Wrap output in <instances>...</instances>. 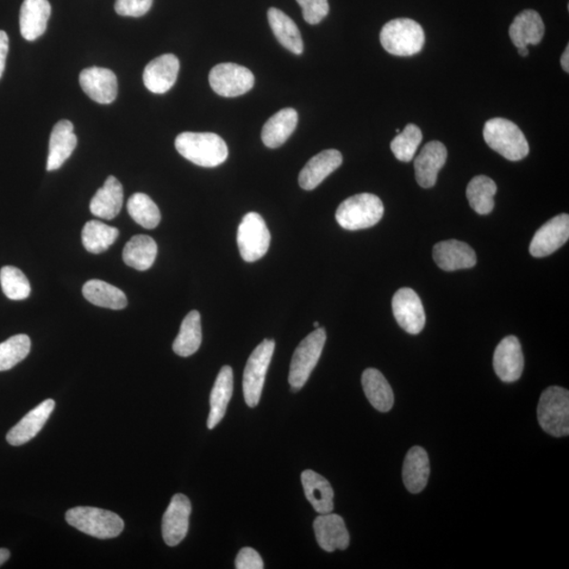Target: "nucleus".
I'll return each instance as SVG.
<instances>
[{
    "label": "nucleus",
    "mask_w": 569,
    "mask_h": 569,
    "mask_svg": "<svg viewBox=\"0 0 569 569\" xmlns=\"http://www.w3.org/2000/svg\"><path fill=\"white\" fill-rule=\"evenodd\" d=\"M178 152L197 166L215 168L228 159L227 143L210 133H184L175 140Z\"/></svg>",
    "instance_id": "1"
},
{
    "label": "nucleus",
    "mask_w": 569,
    "mask_h": 569,
    "mask_svg": "<svg viewBox=\"0 0 569 569\" xmlns=\"http://www.w3.org/2000/svg\"><path fill=\"white\" fill-rule=\"evenodd\" d=\"M484 140L493 151L511 161H521L529 153L527 137L515 123L505 118H492L485 124Z\"/></svg>",
    "instance_id": "2"
},
{
    "label": "nucleus",
    "mask_w": 569,
    "mask_h": 569,
    "mask_svg": "<svg viewBox=\"0 0 569 569\" xmlns=\"http://www.w3.org/2000/svg\"><path fill=\"white\" fill-rule=\"evenodd\" d=\"M384 216V205L380 197L372 193H361L345 199L336 210L335 218L346 230H361L373 227Z\"/></svg>",
    "instance_id": "3"
},
{
    "label": "nucleus",
    "mask_w": 569,
    "mask_h": 569,
    "mask_svg": "<svg viewBox=\"0 0 569 569\" xmlns=\"http://www.w3.org/2000/svg\"><path fill=\"white\" fill-rule=\"evenodd\" d=\"M66 521L81 533L97 539H112L123 533V519L110 510L78 506L67 511Z\"/></svg>",
    "instance_id": "4"
},
{
    "label": "nucleus",
    "mask_w": 569,
    "mask_h": 569,
    "mask_svg": "<svg viewBox=\"0 0 569 569\" xmlns=\"http://www.w3.org/2000/svg\"><path fill=\"white\" fill-rule=\"evenodd\" d=\"M380 41L387 52L396 56H414L422 51L425 43L420 23L409 18H398L385 24Z\"/></svg>",
    "instance_id": "5"
},
{
    "label": "nucleus",
    "mask_w": 569,
    "mask_h": 569,
    "mask_svg": "<svg viewBox=\"0 0 569 569\" xmlns=\"http://www.w3.org/2000/svg\"><path fill=\"white\" fill-rule=\"evenodd\" d=\"M537 420L550 436L560 437L569 434V392L559 386L548 387L542 392L537 405Z\"/></svg>",
    "instance_id": "6"
},
{
    "label": "nucleus",
    "mask_w": 569,
    "mask_h": 569,
    "mask_svg": "<svg viewBox=\"0 0 569 569\" xmlns=\"http://www.w3.org/2000/svg\"><path fill=\"white\" fill-rule=\"evenodd\" d=\"M327 335L324 328H317L299 343L295 353H293L290 372L289 384L292 391L302 390L307 382L310 374L314 372L318 360L326 343Z\"/></svg>",
    "instance_id": "7"
},
{
    "label": "nucleus",
    "mask_w": 569,
    "mask_h": 569,
    "mask_svg": "<svg viewBox=\"0 0 569 569\" xmlns=\"http://www.w3.org/2000/svg\"><path fill=\"white\" fill-rule=\"evenodd\" d=\"M274 348V340L266 339L249 356L243 377V397L249 408H255L260 403Z\"/></svg>",
    "instance_id": "8"
},
{
    "label": "nucleus",
    "mask_w": 569,
    "mask_h": 569,
    "mask_svg": "<svg viewBox=\"0 0 569 569\" xmlns=\"http://www.w3.org/2000/svg\"><path fill=\"white\" fill-rule=\"evenodd\" d=\"M271 235L259 214L250 212L243 217L237 230V246L243 261L253 262L264 256L271 247Z\"/></svg>",
    "instance_id": "9"
},
{
    "label": "nucleus",
    "mask_w": 569,
    "mask_h": 569,
    "mask_svg": "<svg viewBox=\"0 0 569 569\" xmlns=\"http://www.w3.org/2000/svg\"><path fill=\"white\" fill-rule=\"evenodd\" d=\"M209 83L218 96L236 97L252 89L254 75L245 67L226 62L212 69Z\"/></svg>",
    "instance_id": "10"
},
{
    "label": "nucleus",
    "mask_w": 569,
    "mask_h": 569,
    "mask_svg": "<svg viewBox=\"0 0 569 569\" xmlns=\"http://www.w3.org/2000/svg\"><path fill=\"white\" fill-rule=\"evenodd\" d=\"M392 311L399 326L409 335H418L424 329L425 312L420 297L410 289H402L392 298Z\"/></svg>",
    "instance_id": "11"
},
{
    "label": "nucleus",
    "mask_w": 569,
    "mask_h": 569,
    "mask_svg": "<svg viewBox=\"0 0 569 569\" xmlns=\"http://www.w3.org/2000/svg\"><path fill=\"white\" fill-rule=\"evenodd\" d=\"M191 510L189 499L181 493L173 496L161 524L162 537L168 546H177L185 539L189 529Z\"/></svg>",
    "instance_id": "12"
},
{
    "label": "nucleus",
    "mask_w": 569,
    "mask_h": 569,
    "mask_svg": "<svg viewBox=\"0 0 569 569\" xmlns=\"http://www.w3.org/2000/svg\"><path fill=\"white\" fill-rule=\"evenodd\" d=\"M569 239V216H556L544 224L531 240L529 252L534 258H546L565 245Z\"/></svg>",
    "instance_id": "13"
},
{
    "label": "nucleus",
    "mask_w": 569,
    "mask_h": 569,
    "mask_svg": "<svg viewBox=\"0 0 569 569\" xmlns=\"http://www.w3.org/2000/svg\"><path fill=\"white\" fill-rule=\"evenodd\" d=\"M79 84L92 101L102 105L114 103L117 96L116 75L109 69L91 67L80 72Z\"/></svg>",
    "instance_id": "14"
},
{
    "label": "nucleus",
    "mask_w": 569,
    "mask_h": 569,
    "mask_svg": "<svg viewBox=\"0 0 569 569\" xmlns=\"http://www.w3.org/2000/svg\"><path fill=\"white\" fill-rule=\"evenodd\" d=\"M493 368L503 382L512 383L521 378L524 355L518 337L509 335L500 342L493 354Z\"/></svg>",
    "instance_id": "15"
},
{
    "label": "nucleus",
    "mask_w": 569,
    "mask_h": 569,
    "mask_svg": "<svg viewBox=\"0 0 569 569\" xmlns=\"http://www.w3.org/2000/svg\"><path fill=\"white\" fill-rule=\"evenodd\" d=\"M179 60L173 54H164L150 61L142 78L147 89L155 94H164L177 83Z\"/></svg>",
    "instance_id": "16"
},
{
    "label": "nucleus",
    "mask_w": 569,
    "mask_h": 569,
    "mask_svg": "<svg viewBox=\"0 0 569 569\" xmlns=\"http://www.w3.org/2000/svg\"><path fill=\"white\" fill-rule=\"evenodd\" d=\"M434 260L436 264L444 271H455L461 269L473 268L477 264V255L474 250L463 243L449 240L437 243L434 247Z\"/></svg>",
    "instance_id": "17"
},
{
    "label": "nucleus",
    "mask_w": 569,
    "mask_h": 569,
    "mask_svg": "<svg viewBox=\"0 0 569 569\" xmlns=\"http://www.w3.org/2000/svg\"><path fill=\"white\" fill-rule=\"evenodd\" d=\"M447 161V149L441 142L427 143L415 161V171L418 184L425 189L434 187L437 174Z\"/></svg>",
    "instance_id": "18"
},
{
    "label": "nucleus",
    "mask_w": 569,
    "mask_h": 569,
    "mask_svg": "<svg viewBox=\"0 0 569 569\" xmlns=\"http://www.w3.org/2000/svg\"><path fill=\"white\" fill-rule=\"evenodd\" d=\"M55 408L54 399H49L37 408L28 412L7 435V441L12 446H21L32 440L45 427Z\"/></svg>",
    "instance_id": "19"
},
{
    "label": "nucleus",
    "mask_w": 569,
    "mask_h": 569,
    "mask_svg": "<svg viewBox=\"0 0 569 569\" xmlns=\"http://www.w3.org/2000/svg\"><path fill=\"white\" fill-rule=\"evenodd\" d=\"M343 156L335 149L325 150L312 158L302 169L298 184L304 190H314L342 165Z\"/></svg>",
    "instance_id": "20"
},
{
    "label": "nucleus",
    "mask_w": 569,
    "mask_h": 569,
    "mask_svg": "<svg viewBox=\"0 0 569 569\" xmlns=\"http://www.w3.org/2000/svg\"><path fill=\"white\" fill-rule=\"evenodd\" d=\"M314 528L318 546L326 552L345 550L349 546V533L341 516L331 512L320 515L315 520Z\"/></svg>",
    "instance_id": "21"
},
{
    "label": "nucleus",
    "mask_w": 569,
    "mask_h": 569,
    "mask_svg": "<svg viewBox=\"0 0 569 569\" xmlns=\"http://www.w3.org/2000/svg\"><path fill=\"white\" fill-rule=\"evenodd\" d=\"M71 122L60 121L55 124L49 142L47 170L55 171L65 164L78 146V137L73 133Z\"/></svg>",
    "instance_id": "22"
},
{
    "label": "nucleus",
    "mask_w": 569,
    "mask_h": 569,
    "mask_svg": "<svg viewBox=\"0 0 569 569\" xmlns=\"http://www.w3.org/2000/svg\"><path fill=\"white\" fill-rule=\"evenodd\" d=\"M51 15L48 0H23L20 14L21 33L24 40L34 41L46 32Z\"/></svg>",
    "instance_id": "23"
},
{
    "label": "nucleus",
    "mask_w": 569,
    "mask_h": 569,
    "mask_svg": "<svg viewBox=\"0 0 569 569\" xmlns=\"http://www.w3.org/2000/svg\"><path fill=\"white\" fill-rule=\"evenodd\" d=\"M546 33V26L537 12L525 10L518 14L509 28V36L517 48L539 45Z\"/></svg>",
    "instance_id": "24"
},
{
    "label": "nucleus",
    "mask_w": 569,
    "mask_h": 569,
    "mask_svg": "<svg viewBox=\"0 0 569 569\" xmlns=\"http://www.w3.org/2000/svg\"><path fill=\"white\" fill-rule=\"evenodd\" d=\"M123 203V186L120 180L111 175L93 197L90 210L93 216L101 217L103 220H114L120 215Z\"/></svg>",
    "instance_id": "25"
},
{
    "label": "nucleus",
    "mask_w": 569,
    "mask_h": 569,
    "mask_svg": "<svg viewBox=\"0 0 569 569\" xmlns=\"http://www.w3.org/2000/svg\"><path fill=\"white\" fill-rule=\"evenodd\" d=\"M234 393V372L230 366H224L218 373L210 396V414L207 427L214 429L226 415L228 404Z\"/></svg>",
    "instance_id": "26"
},
{
    "label": "nucleus",
    "mask_w": 569,
    "mask_h": 569,
    "mask_svg": "<svg viewBox=\"0 0 569 569\" xmlns=\"http://www.w3.org/2000/svg\"><path fill=\"white\" fill-rule=\"evenodd\" d=\"M298 122V112L286 108L272 115L262 131V140L268 148H279L295 133Z\"/></svg>",
    "instance_id": "27"
},
{
    "label": "nucleus",
    "mask_w": 569,
    "mask_h": 569,
    "mask_svg": "<svg viewBox=\"0 0 569 569\" xmlns=\"http://www.w3.org/2000/svg\"><path fill=\"white\" fill-rule=\"evenodd\" d=\"M430 474L428 454L420 446L410 448L404 460L403 482L411 493L421 492L427 487Z\"/></svg>",
    "instance_id": "28"
},
{
    "label": "nucleus",
    "mask_w": 569,
    "mask_h": 569,
    "mask_svg": "<svg viewBox=\"0 0 569 569\" xmlns=\"http://www.w3.org/2000/svg\"><path fill=\"white\" fill-rule=\"evenodd\" d=\"M302 484L306 498L317 514H329L335 509V491L326 479L314 471L302 473Z\"/></svg>",
    "instance_id": "29"
},
{
    "label": "nucleus",
    "mask_w": 569,
    "mask_h": 569,
    "mask_svg": "<svg viewBox=\"0 0 569 569\" xmlns=\"http://www.w3.org/2000/svg\"><path fill=\"white\" fill-rule=\"evenodd\" d=\"M362 385L368 401L381 412H387L395 403V395L389 381L378 369L368 368L362 375Z\"/></svg>",
    "instance_id": "30"
},
{
    "label": "nucleus",
    "mask_w": 569,
    "mask_h": 569,
    "mask_svg": "<svg viewBox=\"0 0 569 569\" xmlns=\"http://www.w3.org/2000/svg\"><path fill=\"white\" fill-rule=\"evenodd\" d=\"M267 16L272 32L280 45L292 53L301 55L304 51V43L296 23L277 8L269 9Z\"/></svg>",
    "instance_id": "31"
},
{
    "label": "nucleus",
    "mask_w": 569,
    "mask_h": 569,
    "mask_svg": "<svg viewBox=\"0 0 569 569\" xmlns=\"http://www.w3.org/2000/svg\"><path fill=\"white\" fill-rule=\"evenodd\" d=\"M158 255V245L151 236L135 235L124 248V264L136 271H146L154 264Z\"/></svg>",
    "instance_id": "32"
},
{
    "label": "nucleus",
    "mask_w": 569,
    "mask_h": 569,
    "mask_svg": "<svg viewBox=\"0 0 569 569\" xmlns=\"http://www.w3.org/2000/svg\"><path fill=\"white\" fill-rule=\"evenodd\" d=\"M83 295L87 301L98 307L121 310L127 307L126 295L117 287L104 280H91L83 287Z\"/></svg>",
    "instance_id": "33"
},
{
    "label": "nucleus",
    "mask_w": 569,
    "mask_h": 569,
    "mask_svg": "<svg viewBox=\"0 0 569 569\" xmlns=\"http://www.w3.org/2000/svg\"><path fill=\"white\" fill-rule=\"evenodd\" d=\"M201 315L192 310L180 325L179 334L173 343V352L183 358L195 354L202 344Z\"/></svg>",
    "instance_id": "34"
},
{
    "label": "nucleus",
    "mask_w": 569,
    "mask_h": 569,
    "mask_svg": "<svg viewBox=\"0 0 569 569\" xmlns=\"http://www.w3.org/2000/svg\"><path fill=\"white\" fill-rule=\"evenodd\" d=\"M497 185L489 177L478 175L467 186L466 197L471 207L481 216L490 215L495 208Z\"/></svg>",
    "instance_id": "35"
},
{
    "label": "nucleus",
    "mask_w": 569,
    "mask_h": 569,
    "mask_svg": "<svg viewBox=\"0 0 569 569\" xmlns=\"http://www.w3.org/2000/svg\"><path fill=\"white\" fill-rule=\"evenodd\" d=\"M118 235H120L118 229L102 222L90 221L85 225L81 240L87 252L98 254L114 245Z\"/></svg>",
    "instance_id": "36"
},
{
    "label": "nucleus",
    "mask_w": 569,
    "mask_h": 569,
    "mask_svg": "<svg viewBox=\"0 0 569 569\" xmlns=\"http://www.w3.org/2000/svg\"><path fill=\"white\" fill-rule=\"evenodd\" d=\"M128 212L133 221L146 229H154L161 223V211L145 193H135L129 198Z\"/></svg>",
    "instance_id": "37"
},
{
    "label": "nucleus",
    "mask_w": 569,
    "mask_h": 569,
    "mask_svg": "<svg viewBox=\"0 0 569 569\" xmlns=\"http://www.w3.org/2000/svg\"><path fill=\"white\" fill-rule=\"evenodd\" d=\"M31 340L27 335H17L0 343V372H7L27 358Z\"/></svg>",
    "instance_id": "38"
},
{
    "label": "nucleus",
    "mask_w": 569,
    "mask_h": 569,
    "mask_svg": "<svg viewBox=\"0 0 569 569\" xmlns=\"http://www.w3.org/2000/svg\"><path fill=\"white\" fill-rule=\"evenodd\" d=\"M0 284L5 296L12 301H23L30 297L31 286L26 275L20 269L5 266L0 271Z\"/></svg>",
    "instance_id": "39"
},
{
    "label": "nucleus",
    "mask_w": 569,
    "mask_h": 569,
    "mask_svg": "<svg viewBox=\"0 0 569 569\" xmlns=\"http://www.w3.org/2000/svg\"><path fill=\"white\" fill-rule=\"evenodd\" d=\"M422 141L423 134L421 129L414 124H408L402 133L397 135L391 142V151L399 161L408 162L414 159Z\"/></svg>",
    "instance_id": "40"
},
{
    "label": "nucleus",
    "mask_w": 569,
    "mask_h": 569,
    "mask_svg": "<svg viewBox=\"0 0 569 569\" xmlns=\"http://www.w3.org/2000/svg\"><path fill=\"white\" fill-rule=\"evenodd\" d=\"M303 17L310 24L320 23L329 14L328 0H297Z\"/></svg>",
    "instance_id": "41"
},
{
    "label": "nucleus",
    "mask_w": 569,
    "mask_h": 569,
    "mask_svg": "<svg viewBox=\"0 0 569 569\" xmlns=\"http://www.w3.org/2000/svg\"><path fill=\"white\" fill-rule=\"evenodd\" d=\"M153 0H116L115 11L118 15L141 17L151 9Z\"/></svg>",
    "instance_id": "42"
},
{
    "label": "nucleus",
    "mask_w": 569,
    "mask_h": 569,
    "mask_svg": "<svg viewBox=\"0 0 569 569\" xmlns=\"http://www.w3.org/2000/svg\"><path fill=\"white\" fill-rule=\"evenodd\" d=\"M235 567L237 569H262L264 568V562L256 550L245 547L241 549L237 555Z\"/></svg>",
    "instance_id": "43"
},
{
    "label": "nucleus",
    "mask_w": 569,
    "mask_h": 569,
    "mask_svg": "<svg viewBox=\"0 0 569 569\" xmlns=\"http://www.w3.org/2000/svg\"><path fill=\"white\" fill-rule=\"evenodd\" d=\"M9 53V37L5 31H0V78H2L5 69V60Z\"/></svg>",
    "instance_id": "44"
},
{
    "label": "nucleus",
    "mask_w": 569,
    "mask_h": 569,
    "mask_svg": "<svg viewBox=\"0 0 569 569\" xmlns=\"http://www.w3.org/2000/svg\"><path fill=\"white\" fill-rule=\"evenodd\" d=\"M561 65L563 70L566 73L569 71V46L566 47L564 53H563L561 58Z\"/></svg>",
    "instance_id": "45"
},
{
    "label": "nucleus",
    "mask_w": 569,
    "mask_h": 569,
    "mask_svg": "<svg viewBox=\"0 0 569 569\" xmlns=\"http://www.w3.org/2000/svg\"><path fill=\"white\" fill-rule=\"evenodd\" d=\"M10 558V552L8 549L0 548V566L4 564V563L7 562Z\"/></svg>",
    "instance_id": "46"
},
{
    "label": "nucleus",
    "mask_w": 569,
    "mask_h": 569,
    "mask_svg": "<svg viewBox=\"0 0 569 569\" xmlns=\"http://www.w3.org/2000/svg\"><path fill=\"white\" fill-rule=\"evenodd\" d=\"M518 51H519V54H520L521 56H528V47L518 48Z\"/></svg>",
    "instance_id": "47"
},
{
    "label": "nucleus",
    "mask_w": 569,
    "mask_h": 569,
    "mask_svg": "<svg viewBox=\"0 0 569 569\" xmlns=\"http://www.w3.org/2000/svg\"><path fill=\"white\" fill-rule=\"evenodd\" d=\"M314 326L316 328H320V323L315 322Z\"/></svg>",
    "instance_id": "48"
}]
</instances>
